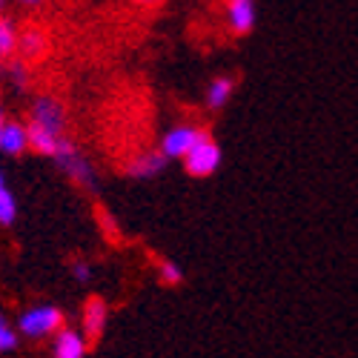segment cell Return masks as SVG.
<instances>
[{"instance_id": "obj_10", "label": "cell", "mask_w": 358, "mask_h": 358, "mask_svg": "<svg viewBox=\"0 0 358 358\" xmlns=\"http://www.w3.org/2000/svg\"><path fill=\"white\" fill-rule=\"evenodd\" d=\"M17 46H20L26 61H38V57H43V52H46V38H43L41 29H26V32L17 38Z\"/></svg>"}, {"instance_id": "obj_20", "label": "cell", "mask_w": 358, "mask_h": 358, "mask_svg": "<svg viewBox=\"0 0 358 358\" xmlns=\"http://www.w3.org/2000/svg\"><path fill=\"white\" fill-rule=\"evenodd\" d=\"M0 189H6V184H3V175H0Z\"/></svg>"}, {"instance_id": "obj_5", "label": "cell", "mask_w": 358, "mask_h": 358, "mask_svg": "<svg viewBox=\"0 0 358 358\" xmlns=\"http://www.w3.org/2000/svg\"><path fill=\"white\" fill-rule=\"evenodd\" d=\"M32 127L49 132V135H57L61 138V129H64V109L57 106L55 101L49 98H41L35 103V117H32Z\"/></svg>"}, {"instance_id": "obj_17", "label": "cell", "mask_w": 358, "mask_h": 358, "mask_svg": "<svg viewBox=\"0 0 358 358\" xmlns=\"http://www.w3.org/2000/svg\"><path fill=\"white\" fill-rule=\"evenodd\" d=\"M15 344H17V336L9 330V327L0 321V352H9V350H15Z\"/></svg>"}, {"instance_id": "obj_11", "label": "cell", "mask_w": 358, "mask_h": 358, "mask_svg": "<svg viewBox=\"0 0 358 358\" xmlns=\"http://www.w3.org/2000/svg\"><path fill=\"white\" fill-rule=\"evenodd\" d=\"M26 129L17 124H3V132H0V149L9 155H20L26 149Z\"/></svg>"}, {"instance_id": "obj_4", "label": "cell", "mask_w": 358, "mask_h": 358, "mask_svg": "<svg viewBox=\"0 0 358 358\" xmlns=\"http://www.w3.org/2000/svg\"><path fill=\"white\" fill-rule=\"evenodd\" d=\"M203 138V132L201 129H195V127H178V129H172V132H166V138H164V143H161V155L169 161V158H187V152Z\"/></svg>"}, {"instance_id": "obj_14", "label": "cell", "mask_w": 358, "mask_h": 358, "mask_svg": "<svg viewBox=\"0 0 358 358\" xmlns=\"http://www.w3.org/2000/svg\"><path fill=\"white\" fill-rule=\"evenodd\" d=\"M15 46H17V32H15V26H12L6 17H0V57L12 55Z\"/></svg>"}, {"instance_id": "obj_7", "label": "cell", "mask_w": 358, "mask_h": 358, "mask_svg": "<svg viewBox=\"0 0 358 358\" xmlns=\"http://www.w3.org/2000/svg\"><path fill=\"white\" fill-rule=\"evenodd\" d=\"M86 355V338L75 330H61L55 341V358H83Z\"/></svg>"}, {"instance_id": "obj_22", "label": "cell", "mask_w": 358, "mask_h": 358, "mask_svg": "<svg viewBox=\"0 0 358 358\" xmlns=\"http://www.w3.org/2000/svg\"><path fill=\"white\" fill-rule=\"evenodd\" d=\"M0 12H3V3H0Z\"/></svg>"}, {"instance_id": "obj_15", "label": "cell", "mask_w": 358, "mask_h": 358, "mask_svg": "<svg viewBox=\"0 0 358 358\" xmlns=\"http://www.w3.org/2000/svg\"><path fill=\"white\" fill-rule=\"evenodd\" d=\"M15 218H17V201H15V195L9 189H0V224L9 227V224H15Z\"/></svg>"}, {"instance_id": "obj_21", "label": "cell", "mask_w": 358, "mask_h": 358, "mask_svg": "<svg viewBox=\"0 0 358 358\" xmlns=\"http://www.w3.org/2000/svg\"><path fill=\"white\" fill-rule=\"evenodd\" d=\"M0 132H3V115H0Z\"/></svg>"}, {"instance_id": "obj_9", "label": "cell", "mask_w": 358, "mask_h": 358, "mask_svg": "<svg viewBox=\"0 0 358 358\" xmlns=\"http://www.w3.org/2000/svg\"><path fill=\"white\" fill-rule=\"evenodd\" d=\"M164 166H166V158H164L161 152H149V155L135 158V161L127 166V172H129V178H152V175H158Z\"/></svg>"}, {"instance_id": "obj_13", "label": "cell", "mask_w": 358, "mask_h": 358, "mask_svg": "<svg viewBox=\"0 0 358 358\" xmlns=\"http://www.w3.org/2000/svg\"><path fill=\"white\" fill-rule=\"evenodd\" d=\"M229 92H232V80L229 78H218V80H213L210 92H206V103H210L213 109H218V106H224L229 101Z\"/></svg>"}, {"instance_id": "obj_12", "label": "cell", "mask_w": 358, "mask_h": 358, "mask_svg": "<svg viewBox=\"0 0 358 358\" xmlns=\"http://www.w3.org/2000/svg\"><path fill=\"white\" fill-rule=\"evenodd\" d=\"M26 141H29V146H32L35 152L52 155V158H55V152H57V143H61V138H57V135H49V132H43V129H38V127H29V129H26Z\"/></svg>"}, {"instance_id": "obj_1", "label": "cell", "mask_w": 358, "mask_h": 358, "mask_svg": "<svg viewBox=\"0 0 358 358\" xmlns=\"http://www.w3.org/2000/svg\"><path fill=\"white\" fill-rule=\"evenodd\" d=\"M218 164H221V149H218V143L215 141H210V138H201L189 152H187V158H184V166H187V172L189 175H195V178H206V175H213L215 169H218Z\"/></svg>"}, {"instance_id": "obj_16", "label": "cell", "mask_w": 358, "mask_h": 358, "mask_svg": "<svg viewBox=\"0 0 358 358\" xmlns=\"http://www.w3.org/2000/svg\"><path fill=\"white\" fill-rule=\"evenodd\" d=\"M181 278H184V273L178 270V264H172V261L161 264V281L164 284H181Z\"/></svg>"}, {"instance_id": "obj_6", "label": "cell", "mask_w": 358, "mask_h": 358, "mask_svg": "<svg viewBox=\"0 0 358 358\" xmlns=\"http://www.w3.org/2000/svg\"><path fill=\"white\" fill-rule=\"evenodd\" d=\"M103 327H106V304L101 301V298H92L83 310V330H86L89 338L98 341L103 336Z\"/></svg>"}, {"instance_id": "obj_2", "label": "cell", "mask_w": 358, "mask_h": 358, "mask_svg": "<svg viewBox=\"0 0 358 358\" xmlns=\"http://www.w3.org/2000/svg\"><path fill=\"white\" fill-rule=\"evenodd\" d=\"M61 310L55 307H35L20 315V333H26L29 338H41V336H49L55 330H61Z\"/></svg>"}, {"instance_id": "obj_3", "label": "cell", "mask_w": 358, "mask_h": 358, "mask_svg": "<svg viewBox=\"0 0 358 358\" xmlns=\"http://www.w3.org/2000/svg\"><path fill=\"white\" fill-rule=\"evenodd\" d=\"M55 158H57V164H61L78 184H83V187H89V189H95V181H92V169H89V164L80 158V152L69 143V141H64L61 138V143H57V152H55Z\"/></svg>"}, {"instance_id": "obj_19", "label": "cell", "mask_w": 358, "mask_h": 358, "mask_svg": "<svg viewBox=\"0 0 358 358\" xmlns=\"http://www.w3.org/2000/svg\"><path fill=\"white\" fill-rule=\"evenodd\" d=\"M12 78H15V83H17V86H23L26 72H23V66H20V64H15V66H12Z\"/></svg>"}, {"instance_id": "obj_8", "label": "cell", "mask_w": 358, "mask_h": 358, "mask_svg": "<svg viewBox=\"0 0 358 358\" xmlns=\"http://www.w3.org/2000/svg\"><path fill=\"white\" fill-rule=\"evenodd\" d=\"M255 23V6L250 3V0H235V3H229V26L235 29V32H250Z\"/></svg>"}, {"instance_id": "obj_18", "label": "cell", "mask_w": 358, "mask_h": 358, "mask_svg": "<svg viewBox=\"0 0 358 358\" xmlns=\"http://www.w3.org/2000/svg\"><path fill=\"white\" fill-rule=\"evenodd\" d=\"M72 273H75L78 281H89V266H86V264H75V270H72Z\"/></svg>"}]
</instances>
